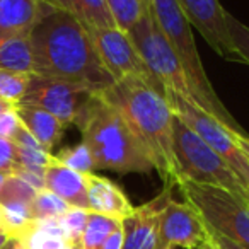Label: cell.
Returning <instances> with one entry per match:
<instances>
[{"label":"cell","mask_w":249,"mask_h":249,"mask_svg":"<svg viewBox=\"0 0 249 249\" xmlns=\"http://www.w3.org/2000/svg\"><path fill=\"white\" fill-rule=\"evenodd\" d=\"M33 73L80 84L101 92L114 82L92 41L89 29L69 12L43 2L29 31Z\"/></svg>","instance_id":"6da1fadb"},{"label":"cell","mask_w":249,"mask_h":249,"mask_svg":"<svg viewBox=\"0 0 249 249\" xmlns=\"http://www.w3.org/2000/svg\"><path fill=\"white\" fill-rule=\"evenodd\" d=\"M121 114L166 184L178 183L173 152L174 111L166 90L150 80L128 77L97 92Z\"/></svg>","instance_id":"7a4b0ae2"},{"label":"cell","mask_w":249,"mask_h":249,"mask_svg":"<svg viewBox=\"0 0 249 249\" xmlns=\"http://www.w3.org/2000/svg\"><path fill=\"white\" fill-rule=\"evenodd\" d=\"M82 143L92 154L96 169L114 173H150L149 156L126 121L111 104L94 94L77 121Z\"/></svg>","instance_id":"3957f363"},{"label":"cell","mask_w":249,"mask_h":249,"mask_svg":"<svg viewBox=\"0 0 249 249\" xmlns=\"http://www.w3.org/2000/svg\"><path fill=\"white\" fill-rule=\"evenodd\" d=\"M149 11L154 21L164 33L169 45L173 46L178 60L184 70L191 92L195 96V103L215 116L222 124H225L234 133H246L235 118L227 111L225 104L218 99L210 79L203 69V62L198 53L195 43L193 29L188 22L186 16L181 11L178 0H149Z\"/></svg>","instance_id":"277c9868"},{"label":"cell","mask_w":249,"mask_h":249,"mask_svg":"<svg viewBox=\"0 0 249 249\" xmlns=\"http://www.w3.org/2000/svg\"><path fill=\"white\" fill-rule=\"evenodd\" d=\"M173 152L178 169V183L184 179L196 184L222 188L249 201V195L239 183L234 171L179 118H174L173 121Z\"/></svg>","instance_id":"5b68a950"},{"label":"cell","mask_w":249,"mask_h":249,"mask_svg":"<svg viewBox=\"0 0 249 249\" xmlns=\"http://www.w3.org/2000/svg\"><path fill=\"white\" fill-rule=\"evenodd\" d=\"M184 201L191 205L208 229L249 249V201L227 190L181 179Z\"/></svg>","instance_id":"8992f818"},{"label":"cell","mask_w":249,"mask_h":249,"mask_svg":"<svg viewBox=\"0 0 249 249\" xmlns=\"http://www.w3.org/2000/svg\"><path fill=\"white\" fill-rule=\"evenodd\" d=\"M128 38L132 39L133 46L142 56L149 72L162 86L164 90L176 92L195 103V96L191 92L190 82L184 75L183 67H181L173 46L169 45L164 33L154 21L150 11H147L142 16V19L130 29Z\"/></svg>","instance_id":"52a82bcc"},{"label":"cell","mask_w":249,"mask_h":249,"mask_svg":"<svg viewBox=\"0 0 249 249\" xmlns=\"http://www.w3.org/2000/svg\"><path fill=\"white\" fill-rule=\"evenodd\" d=\"M166 97L176 118L186 123L212 150H215L225 160V164L234 171L239 183L249 195V160L235 140L237 133L229 130L217 118L201 109L198 104L188 101L186 97L171 90H166Z\"/></svg>","instance_id":"ba28073f"},{"label":"cell","mask_w":249,"mask_h":249,"mask_svg":"<svg viewBox=\"0 0 249 249\" xmlns=\"http://www.w3.org/2000/svg\"><path fill=\"white\" fill-rule=\"evenodd\" d=\"M94 94V90L80 84L31 73L28 89L19 104L41 107L69 126L79 121L80 114Z\"/></svg>","instance_id":"9c48e42d"},{"label":"cell","mask_w":249,"mask_h":249,"mask_svg":"<svg viewBox=\"0 0 249 249\" xmlns=\"http://www.w3.org/2000/svg\"><path fill=\"white\" fill-rule=\"evenodd\" d=\"M89 33L92 36L101 62L114 79V82L128 77H140L162 87L145 67L142 56L139 55L132 39L128 38V33L118 28L90 29Z\"/></svg>","instance_id":"30bf717a"},{"label":"cell","mask_w":249,"mask_h":249,"mask_svg":"<svg viewBox=\"0 0 249 249\" xmlns=\"http://www.w3.org/2000/svg\"><path fill=\"white\" fill-rule=\"evenodd\" d=\"M207 242V227L201 217L188 201L171 198L164 205L159 218L157 249H201Z\"/></svg>","instance_id":"8fae6325"},{"label":"cell","mask_w":249,"mask_h":249,"mask_svg":"<svg viewBox=\"0 0 249 249\" xmlns=\"http://www.w3.org/2000/svg\"><path fill=\"white\" fill-rule=\"evenodd\" d=\"M178 4L191 28H196V31L218 56L229 62L244 63L232 45L225 22V9L218 0H178Z\"/></svg>","instance_id":"7c38bea8"},{"label":"cell","mask_w":249,"mask_h":249,"mask_svg":"<svg viewBox=\"0 0 249 249\" xmlns=\"http://www.w3.org/2000/svg\"><path fill=\"white\" fill-rule=\"evenodd\" d=\"M171 186L142 207L133 208L126 218L121 220L123 249H157L159 246V218L164 205L171 200Z\"/></svg>","instance_id":"4fadbf2b"},{"label":"cell","mask_w":249,"mask_h":249,"mask_svg":"<svg viewBox=\"0 0 249 249\" xmlns=\"http://www.w3.org/2000/svg\"><path fill=\"white\" fill-rule=\"evenodd\" d=\"M86 183L89 212L123 220L135 208L130 203L128 196L123 193V190L107 178L89 173L86 174Z\"/></svg>","instance_id":"5bb4252c"},{"label":"cell","mask_w":249,"mask_h":249,"mask_svg":"<svg viewBox=\"0 0 249 249\" xmlns=\"http://www.w3.org/2000/svg\"><path fill=\"white\" fill-rule=\"evenodd\" d=\"M45 190L62 198L69 207L89 210L86 174L63 166L55 157L45 169Z\"/></svg>","instance_id":"9a60e30c"},{"label":"cell","mask_w":249,"mask_h":249,"mask_svg":"<svg viewBox=\"0 0 249 249\" xmlns=\"http://www.w3.org/2000/svg\"><path fill=\"white\" fill-rule=\"evenodd\" d=\"M41 0H0V43L28 35L39 14Z\"/></svg>","instance_id":"2e32d148"},{"label":"cell","mask_w":249,"mask_h":249,"mask_svg":"<svg viewBox=\"0 0 249 249\" xmlns=\"http://www.w3.org/2000/svg\"><path fill=\"white\" fill-rule=\"evenodd\" d=\"M16 113L19 116V121L26 126V130L45 147V150L52 152L62 139L65 124L52 113L36 106L16 104Z\"/></svg>","instance_id":"e0dca14e"},{"label":"cell","mask_w":249,"mask_h":249,"mask_svg":"<svg viewBox=\"0 0 249 249\" xmlns=\"http://www.w3.org/2000/svg\"><path fill=\"white\" fill-rule=\"evenodd\" d=\"M46 4L69 12L87 29L116 28L109 14L106 0H43Z\"/></svg>","instance_id":"ac0fdd59"},{"label":"cell","mask_w":249,"mask_h":249,"mask_svg":"<svg viewBox=\"0 0 249 249\" xmlns=\"http://www.w3.org/2000/svg\"><path fill=\"white\" fill-rule=\"evenodd\" d=\"M18 239H21L26 249H62L67 244L58 218L33 220Z\"/></svg>","instance_id":"d6986e66"},{"label":"cell","mask_w":249,"mask_h":249,"mask_svg":"<svg viewBox=\"0 0 249 249\" xmlns=\"http://www.w3.org/2000/svg\"><path fill=\"white\" fill-rule=\"evenodd\" d=\"M0 70L33 73V53L31 43H29V33L0 43Z\"/></svg>","instance_id":"ffe728a7"},{"label":"cell","mask_w":249,"mask_h":249,"mask_svg":"<svg viewBox=\"0 0 249 249\" xmlns=\"http://www.w3.org/2000/svg\"><path fill=\"white\" fill-rule=\"evenodd\" d=\"M106 5L114 26L124 33H128L149 11V4L142 0H106Z\"/></svg>","instance_id":"44dd1931"},{"label":"cell","mask_w":249,"mask_h":249,"mask_svg":"<svg viewBox=\"0 0 249 249\" xmlns=\"http://www.w3.org/2000/svg\"><path fill=\"white\" fill-rule=\"evenodd\" d=\"M38 190L16 174H7L0 188V207H31Z\"/></svg>","instance_id":"7402d4cb"},{"label":"cell","mask_w":249,"mask_h":249,"mask_svg":"<svg viewBox=\"0 0 249 249\" xmlns=\"http://www.w3.org/2000/svg\"><path fill=\"white\" fill-rule=\"evenodd\" d=\"M69 205L55 193L48 190H39L29 207V212L33 220H52V218H60L69 212Z\"/></svg>","instance_id":"603a6c76"},{"label":"cell","mask_w":249,"mask_h":249,"mask_svg":"<svg viewBox=\"0 0 249 249\" xmlns=\"http://www.w3.org/2000/svg\"><path fill=\"white\" fill-rule=\"evenodd\" d=\"M53 157H55L58 162H62L63 166L70 167V169L77 171V173H80V174L94 173V169H96L92 154H90V150L87 149L82 142L75 147H69V149L60 150V152Z\"/></svg>","instance_id":"cb8c5ba5"},{"label":"cell","mask_w":249,"mask_h":249,"mask_svg":"<svg viewBox=\"0 0 249 249\" xmlns=\"http://www.w3.org/2000/svg\"><path fill=\"white\" fill-rule=\"evenodd\" d=\"M31 73H19L0 70V99L19 104L26 94Z\"/></svg>","instance_id":"d4e9b609"},{"label":"cell","mask_w":249,"mask_h":249,"mask_svg":"<svg viewBox=\"0 0 249 249\" xmlns=\"http://www.w3.org/2000/svg\"><path fill=\"white\" fill-rule=\"evenodd\" d=\"M87 215H89V210L70 207L69 212L58 218L60 225L63 229V234H65L67 244L75 246V248L80 249V239H82V232L84 227H86Z\"/></svg>","instance_id":"484cf974"},{"label":"cell","mask_w":249,"mask_h":249,"mask_svg":"<svg viewBox=\"0 0 249 249\" xmlns=\"http://www.w3.org/2000/svg\"><path fill=\"white\" fill-rule=\"evenodd\" d=\"M52 160L53 154L46 152V150L26 149V147L16 145V166L18 167H22V169L33 171V173L45 176V169L50 166Z\"/></svg>","instance_id":"4316f807"},{"label":"cell","mask_w":249,"mask_h":249,"mask_svg":"<svg viewBox=\"0 0 249 249\" xmlns=\"http://www.w3.org/2000/svg\"><path fill=\"white\" fill-rule=\"evenodd\" d=\"M225 22H227L229 35H231L232 45L241 55L242 62L249 65V26L242 24L237 18L225 11Z\"/></svg>","instance_id":"83f0119b"},{"label":"cell","mask_w":249,"mask_h":249,"mask_svg":"<svg viewBox=\"0 0 249 249\" xmlns=\"http://www.w3.org/2000/svg\"><path fill=\"white\" fill-rule=\"evenodd\" d=\"M16 167V143L0 137V173L12 174Z\"/></svg>","instance_id":"f1b7e54d"},{"label":"cell","mask_w":249,"mask_h":249,"mask_svg":"<svg viewBox=\"0 0 249 249\" xmlns=\"http://www.w3.org/2000/svg\"><path fill=\"white\" fill-rule=\"evenodd\" d=\"M19 124H21V121H19V116L16 113V107L2 113L0 114V137L12 140L16 130L19 128Z\"/></svg>","instance_id":"f546056e"},{"label":"cell","mask_w":249,"mask_h":249,"mask_svg":"<svg viewBox=\"0 0 249 249\" xmlns=\"http://www.w3.org/2000/svg\"><path fill=\"white\" fill-rule=\"evenodd\" d=\"M12 142L16 143L18 147H26V149H38V150H45V147L41 145V143L38 142V140L35 139V137L31 135V133L26 130L24 124H19V128L16 130L14 137H12ZM48 152V150H46ZM52 154V152H50Z\"/></svg>","instance_id":"4dcf8cb0"},{"label":"cell","mask_w":249,"mask_h":249,"mask_svg":"<svg viewBox=\"0 0 249 249\" xmlns=\"http://www.w3.org/2000/svg\"><path fill=\"white\" fill-rule=\"evenodd\" d=\"M205 227H207V225H205ZM205 246H207L208 249H244L208 227H207V242H205Z\"/></svg>","instance_id":"1f68e13d"},{"label":"cell","mask_w":249,"mask_h":249,"mask_svg":"<svg viewBox=\"0 0 249 249\" xmlns=\"http://www.w3.org/2000/svg\"><path fill=\"white\" fill-rule=\"evenodd\" d=\"M101 249H123V229L118 227L114 232H111Z\"/></svg>","instance_id":"d6a6232c"},{"label":"cell","mask_w":249,"mask_h":249,"mask_svg":"<svg viewBox=\"0 0 249 249\" xmlns=\"http://www.w3.org/2000/svg\"><path fill=\"white\" fill-rule=\"evenodd\" d=\"M235 140H237L239 147H241V150L244 152V156L248 157V160H249V135L248 133H237Z\"/></svg>","instance_id":"836d02e7"},{"label":"cell","mask_w":249,"mask_h":249,"mask_svg":"<svg viewBox=\"0 0 249 249\" xmlns=\"http://www.w3.org/2000/svg\"><path fill=\"white\" fill-rule=\"evenodd\" d=\"M2 249H26L24 244L21 242V239L18 237H9V241L5 242V246Z\"/></svg>","instance_id":"e575fe53"},{"label":"cell","mask_w":249,"mask_h":249,"mask_svg":"<svg viewBox=\"0 0 249 249\" xmlns=\"http://www.w3.org/2000/svg\"><path fill=\"white\" fill-rule=\"evenodd\" d=\"M12 107H16V104L9 103V101H5V99H0V114L5 113V111H9V109H12Z\"/></svg>","instance_id":"d590c367"},{"label":"cell","mask_w":249,"mask_h":249,"mask_svg":"<svg viewBox=\"0 0 249 249\" xmlns=\"http://www.w3.org/2000/svg\"><path fill=\"white\" fill-rule=\"evenodd\" d=\"M9 237H11V235H9V234H5V232H0V249L4 248L5 242L9 241Z\"/></svg>","instance_id":"8d00e7d4"},{"label":"cell","mask_w":249,"mask_h":249,"mask_svg":"<svg viewBox=\"0 0 249 249\" xmlns=\"http://www.w3.org/2000/svg\"><path fill=\"white\" fill-rule=\"evenodd\" d=\"M0 232H5V225H4V217H2V210H0ZM7 234V232H5Z\"/></svg>","instance_id":"74e56055"},{"label":"cell","mask_w":249,"mask_h":249,"mask_svg":"<svg viewBox=\"0 0 249 249\" xmlns=\"http://www.w3.org/2000/svg\"><path fill=\"white\" fill-rule=\"evenodd\" d=\"M62 249H79V248H75V246H70V244H65Z\"/></svg>","instance_id":"f35d334b"},{"label":"cell","mask_w":249,"mask_h":249,"mask_svg":"<svg viewBox=\"0 0 249 249\" xmlns=\"http://www.w3.org/2000/svg\"><path fill=\"white\" fill-rule=\"evenodd\" d=\"M142 2H145V4H149V0H142Z\"/></svg>","instance_id":"ab89813d"},{"label":"cell","mask_w":249,"mask_h":249,"mask_svg":"<svg viewBox=\"0 0 249 249\" xmlns=\"http://www.w3.org/2000/svg\"><path fill=\"white\" fill-rule=\"evenodd\" d=\"M201 249H208V248H207V246H205V248H201Z\"/></svg>","instance_id":"60d3db41"}]
</instances>
